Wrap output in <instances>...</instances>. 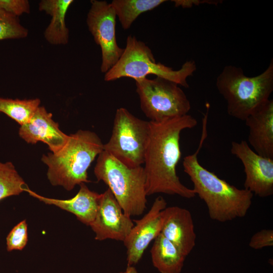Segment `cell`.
Returning <instances> with one entry per match:
<instances>
[{"label":"cell","mask_w":273,"mask_h":273,"mask_svg":"<svg viewBox=\"0 0 273 273\" xmlns=\"http://www.w3.org/2000/svg\"><path fill=\"white\" fill-rule=\"evenodd\" d=\"M245 121L249 128V146L258 155L273 159V100L261 105Z\"/></svg>","instance_id":"cell-15"},{"label":"cell","mask_w":273,"mask_h":273,"mask_svg":"<svg viewBox=\"0 0 273 273\" xmlns=\"http://www.w3.org/2000/svg\"><path fill=\"white\" fill-rule=\"evenodd\" d=\"M28 30L20 22L18 17L0 10V40L26 37Z\"/></svg>","instance_id":"cell-22"},{"label":"cell","mask_w":273,"mask_h":273,"mask_svg":"<svg viewBox=\"0 0 273 273\" xmlns=\"http://www.w3.org/2000/svg\"><path fill=\"white\" fill-rule=\"evenodd\" d=\"M0 10L19 17L30 13V5L27 0H0Z\"/></svg>","instance_id":"cell-24"},{"label":"cell","mask_w":273,"mask_h":273,"mask_svg":"<svg viewBox=\"0 0 273 273\" xmlns=\"http://www.w3.org/2000/svg\"><path fill=\"white\" fill-rule=\"evenodd\" d=\"M174 3L175 7H181L183 8H190L194 5L198 6L203 3L209 4H218V1H200V0H174L172 1Z\"/></svg>","instance_id":"cell-26"},{"label":"cell","mask_w":273,"mask_h":273,"mask_svg":"<svg viewBox=\"0 0 273 273\" xmlns=\"http://www.w3.org/2000/svg\"><path fill=\"white\" fill-rule=\"evenodd\" d=\"M150 122L140 119L124 108L117 109L112 134L103 150L129 167L144 164L150 137Z\"/></svg>","instance_id":"cell-7"},{"label":"cell","mask_w":273,"mask_h":273,"mask_svg":"<svg viewBox=\"0 0 273 273\" xmlns=\"http://www.w3.org/2000/svg\"><path fill=\"white\" fill-rule=\"evenodd\" d=\"M118 273H138L136 269L133 266H127L126 269L123 271Z\"/></svg>","instance_id":"cell-27"},{"label":"cell","mask_w":273,"mask_h":273,"mask_svg":"<svg viewBox=\"0 0 273 273\" xmlns=\"http://www.w3.org/2000/svg\"><path fill=\"white\" fill-rule=\"evenodd\" d=\"M40 103L37 98L20 100L0 97V112L22 125L30 120Z\"/></svg>","instance_id":"cell-20"},{"label":"cell","mask_w":273,"mask_h":273,"mask_svg":"<svg viewBox=\"0 0 273 273\" xmlns=\"http://www.w3.org/2000/svg\"><path fill=\"white\" fill-rule=\"evenodd\" d=\"M154 266L160 273H180L186 256L161 233L150 250Z\"/></svg>","instance_id":"cell-18"},{"label":"cell","mask_w":273,"mask_h":273,"mask_svg":"<svg viewBox=\"0 0 273 273\" xmlns=\"http://www.w3.org/2000/svg\"><path fill=\"white\" fill-rule=\"evenodd\" d=\"M208 114L203 118L202 134L197 150L184 157V171L193 184L196 195L206 204L210 219L221 222L244 217L251 206L253 194L219 178L202 166L198 154L207 136Z\"/></svg>","instance_id":"cell-2"},{"label":"cell","mask_w":273,"mask_h":273,"mask_svg":"<svg viewBox=\"0 0 273 273\" xmlns=\"http://www.w3.org/2000/svg\"><path fill=\"white\" fill-rule=\"evenodd\" d=\"M165 0H113L110 3L122 27L129 29L142 13L152 10Z\"/></svg>","instance_id":"cell-19"},{"label":"cell","mask_w":273,"mask_h":273,"mask_svg":"<svg viewBox=\"0 0 273 273\" xmlns=\"http://www.w3.org/2000/svg\"><path fill=\"white\" fill-rule=\"evenodd\" d=\"M73 0H42L39 3V10L51 17L44 36L51 44H66L68 42L69 30L65 23L67 11Z\"/></svg>","instance_id":"cell-17"},{"label":"cell","mask_w":273,"mask_h":273,"mask_svg":"<svg viewBox=\"0 0 273 273\" xmlns=\"http://www.w3.org/2000/svg\"><path fill=\"white\" fill-rule=\"evenodd\" d=\"M28 241L27 224L23 220L16 225L10 232L6 238L7 250H22Z\"/></svg>","instance_id":"cell-23"},{"label":"cell","mask_w":273,"mask_h":273,"mask_svg":"<svg viewBox=\"0 0 273 273\" xmlns=\"http://www.w3.org/2000/svg\"><path fill=\"white\" fill-rule=\"evenodd\" d=\"M250 248L258 250L273 246V230L263 229L254 234L249 243Z\"/></svg>","instance_id":"cell-25"},{"label":"cell","mask_w":273,"mask_h":273,"mask_svg":"<svg viewBox=\"0 0 273 273\" xmlns=\"http://www.w3.org/2000/svg\"><path fill=\"white\" fill-rule=\"evenodd\" d=\"M28 188L11 162H0V201L18 195Z\"/></svg>","instance_id":"cell-21"},{"label":"cell","mask_w":273,"mask_h":273,"mask_svg":"<svg viewBox=\"0 0 273 273\" xmlns=\"http://www.w3.org/2000/svg\"><path fill=\"white\" fill-rule=\"evenodd\" d=\"M161 234L187 256L194 248L196 240L191 212L177 206L166 207L161 212Z\"/></svg>","instance_id":"cell-13"},{"label":"cell","mask_w":273,"mask_h":273,"mask_svg":"<svg viewBox=\"0 0 273 273\" xmlns=\"http://www.w3.org/2000/svg\"><path fill=\"white\" fill-rule=\"evenodd\" d=\"M90 3L86 24L95 42L101 48V71L106 73L117 62L124 49L120 48L117 42L116 16L111 4L98 0H92Z\"/></svg>","instance_id":"cell-9"},{"label":"cell","mask_w":273,"mask_h":273,"mask_svg":"<svg viewBox=\"0 0 273 273\" xmlns=\"http://www.w3.org/2000/svg\"><path fill=\"white\" fill-rule=\"evenodd\" d=\"M196 70V64L193 61L186 62L177 70L157 63L150 48L130 35L127 37L122 55L117 62L105 73L104 80L111 81L122 77H129L135 81L146 78L149 75H155L187 88V78Z\"/></svg>","instance_id":"cell-6"},{"label":"cell","mask_w":273,"mask_h":273,"mask_svg":"<svg viewBox=\"0 0 273 273\" xmlns=\"http://www.w3.org/2000/svg\"><path fill=\"white\" fill-rule=\"evenodd\" d=\"M216 86L226 102L228 114L245 121L269 100L273 91V60L263 72L253 77L246 76L241 67L227 65L217 76Z\"/></svg>","instance_id":"cell-4"},{"label":"cell","mask_w":273,"mask_h":273,"mask_svg":"<svg viewBox=\"0 0 273 273\" xmlns=\"http://www.w3.org/2000/svg\"><path fill=\"white\" fill-rule=\"evenodd\" d=\"M80 189L73 198L61 200L45 197L27 188L30 196L46 204L55 205L76 216L82 223L89 226L94 220L99 207L101 194L90 190L85 183L79 185Z\"/></svg>","instance_id":"cell-16"},{"label":"cell","mask_w":273,"mask_h":273,"mask_svg":"<svg viewBox=\"0 0 273 273\" xmlns=\"http://www.w3.org/2000/svg\"><path fill=\"white\" fill-rule=\"evenodd\" d=\"M103 146L99 136L89 130H79L69 135L59 151L41 157L48 167L47 177L50 183L71 191L77 185L90 182L87 169L103 151Z\"/></svg>","instance_id":"cell-3"},{"label":"cell","mask_w":273,"mask_h":273,"mask_svg":"<svg viewBox=\"0 0 273 273\" xmlns=\"http://www.w3.org/2000/svg\"><path fill=\"white\" fill-rule=\"evenodd\" d=\"M135 81L141 109L150 121L183 116L190 110L189 100L175 82L159 77Z\"/></svg>","instance_id":"cell-8"},{"label":"cell","mask_w":273,"mask_h":273,"mask_svg":"<svg viewBox=\"0 0 273 273\" xmlns=\"http://www.w3.org/2000/svg\"><path fill=\"white\" fill-rule=\"evenodd\" d=\"M231 153L242 162L245 174L244 189L253 194L265 198L273 194V159L262 157L246 141H233Z\"/></svg>","instance_id":"cell-10"},{"label":"cell","mask_w":273,"mask_h":273,"mask_svg":"<svg viewBox=\"0 0 273 273\" xmlns=\"http://www.w3.org/2000/svg\"><path fill=\"white\" fill-rule=\"evenodd\" d=\"M19 135L29 144L43 142L52 153H56L62 148L69 138L60 130L58 123L53 119L52 114L48 112L43 106L38 107L30 120L21 125Z\"/></svg>","instance_id":"cell-14"},{"label":"cell","mask_w":273,"mask_h":273,"mask_svg":"<svg viewBox=\"0 0 273 273\" xmlns=\"http://www.w3.org/2000/svg\"><path fill=\"white\" fill-rule=\"evenodd\" d=\"M94 174L111 190L126 215L139 216L146 209V176L144 167H129L103 150L97 158Z\"/></svg>","instance_id":"cell-5"},{"label":"cell","mask_w":273,"mask_h":273,"mask_svg":"<svg viewBox=\"0 0 273 273\" xmlns=\"http://www.w3.org/2000/svg\"><path fill=\"white\" fill-rule=\"evenodd\" d=\"M134 224L126 215L108 188L101 194L96 215L89 226L95 234V239H112L123 242Z\"/></svg>","instance_id":"cell-11"},{"label":"cell","mask_w":273,"mask_h":273,"mask_svg":"<svg viewBox=\"0 0 273 273\" xmlns=\"http://www.w3.org/2000/svg\"><path fill=\"white\" fill-rule=\"evenodd\" d=\"M166 207L165 200L159 196L142 218L133 220L135 224L123 242L126 248L127 266L137 264L150 243L161 233V212Z\"/></svg>","instance_id":"cell-12"},{"label":"cell","mask_w":273,"mask_h":273,"mask_svg":"<svg viewBox=\"0 0 273 273\" xmlns=\"http://www.w3.org/2000/svg\"><path fill=\"white\" fill-rule=\"evenodd\" d=\"M150 122V137L146 151L144 167L147 196L157 193L176 195L191 199L196 195L184 185L176 174L180 159L179 140L181 131L197 125L190 115L159 122Z\"/></svg>","instance_id":"cell-1"}]
</instances>
